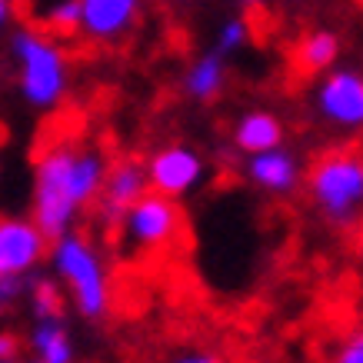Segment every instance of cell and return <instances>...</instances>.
I'll list each match as a JSON object with an SVG mask.
<instances>
[{
	"mask_svg": "<svg viewBox=\"0 0 363 363\" xmlns=\"http://www.w3.org/2000/svg\"><path fill=\"white\" fill-rule=\"evenodd\" d=\"M297 67L303 74H327L340 57V37L333 30H310L297 44Z\"/></svg>",
	"mask_w": 363,
	"mask_h": 363,
	"instance_id": "4fadbf2b",
	"label": "cell"
},
{
	"mask_svg": "<svg viewBox=\"0 0 363 363\" xmlns=\"http://www.w3.org/2000/svg\"><path fill=\"white\" fill-rule=\"evenodd\" d=\"M147 190H150V184H147V167H143L140 160H121V164L107 167L104 187H100V194H97L104 223H107V227H121L123 213H127Z\"/></svg>",
	"mask_w": 363,
	"mask_h": 363,
	"instance_id": "ba28073f",
	"label": "cell"
},
{
	"mask_svg": "<svg viewBox=\"0 0 363 363\" xmlns=\"http://www.w3.org/2000/svg\"><path fill=\"white\" fill-rule=\"evenodd\" d=\"M313 111L320 121H327L333 130L360 133L363 130V74L340 67L327 70L313 90Z\"/></svg>",
	"mask_w": 363,
	"mask_h": 363,
	"instance_id": "8992f818",
	"label": "cell"
},
{
	"mask_svg": "<svg viewBox=\"0 0 363 363\" xmlns=\"http://www.w3.org/2000/svg\"><path fill=\"white\" fill-rule=\"evenodd\" d=\"M47 237L37 223L0 220V274H23L44 257Z\"/></svg>",
	"mask_w": 363,
	"mask_h": 363,
	"instance_id": "30bf717a",
	"label": "cell"
},
{
	"mask_svg": "<svg viewBox=\"0 0 363 363\" xmlns=\"http://www.w3.org/2000/svg\"><path fill=\"white\" fill-rule=\"evenodd\" d=\"M33 347L44 363H74V347H70V337L60 327V320H44L33 330Z\"/></svg>",
	"mask_w": 363,
	"mask_h": 363,
	"instance_id": "9a60e30c",
	"label": "cell"
},
{
	"mask_svg": "<svg viewBox=\"0 0 363 363\" xmlns=\"http://www.w3.org/2000/svg\"><path fill=\"white\" fill-rule=\"evenodd\" d=\"M7 17V0H0V21Z\"/></svg>",
	"mask_w": 363,
	"mask_h": 363,
	"instance_id": "cb8c5ba5",
	"label": "cell"
},
{
	"mask_svg": "<svg viewBox=\"0 0 363 363\" xmlns=\"http://www.w3.org/2000/svg\"><path fill=\"white\" fill-rule=\"evenodd\" d=\"M0 363H11V360H0Z\"/></svg>",
	"mask_w": 363,
	"mask_h": 363,
	"instance_id": "d4e9b609",
	"label": "cell"
},
{
	"mask_svg": "<svg viewBox=\"0 0 363 363\" xmlns=\"http://www.w3.org/2000/svg\"><path fill=\"white\" fill-rule=\"evenodd\" d=\"M240 4H247V7H260V4H267V0H240Z\"/></svg>",
	"mask_w": 363,
	"mask_h": 363,
	"instance_id": "603a6c76",
	"label": "cell"
},
{
	"mask_svg": "<svg viewBox=\"0 0 363 363\" xmlns=\"http://www.w3.org/2000/svg\"><path fill=\"white\" fill-rule=\"evenodd\" d=\"M200 180H203V157L194 147L174 143V147L157 150L147 160V184L164 197H184V194L197 187Z\"/></svg>",
	"mask_w": 363,
	"mask_h": 363,
	"instance_id": "52a82bcc",
	"label": "cell"
},
{
	"mask_svg": "<svg viewBox=\"0 0 363 363\" xmlns=\"http://www.w3.org/2000/svg\"><path fill=\"white\" fill-rule=\"evenodd\" d=\"M170 363H230V360H227V357H220V353H213V350H190V353L174 357Z\"/></svg>",
	"mask_w": 363,
	"mask_h": 363,
	"instance_id": "ffe728a7",
	"label": "cell"
},
{
	"mask_svg": "<svg viewBox=\"0 0 363 363\" xmlns=\"http://www.w3.org/2000/svg\"><path fill=\"white\" fill-rule=\"evenodd\" d=\"M13 294H17V280H13V274H0V307H4L7 300H13Z\"/></svg>",
	"mask_w": 363,
	"mask_h": 363,
	"instance_id": "7402d4cb",
	"label": "cell"
},
{
	"mask_svg": "<svg viewBox=\"0 0 363 363\" xmlns=\"http://www.w3.org/2000/svg\"><path fill=\"white\" fill-rule=\"evenodd\" d=\"M21 353V340L13 333H0V360H13Z\"/></svg>",
	"mask_w": 363,
	"mask_h": 363,
	"instance_id": "44dd1931",
	"label": "cell"
},
{
	"mask_svg": "<svg viewBox=\"0 0 363 363\" xmlns=\"http://www.w3.org/2000/svg\"><path fill=\"white\" fill-rule=\"evenodd\" d=\"M330 363H363V327H353L350 333H343Z\"/></svg>",
	"mask_w": 363,
	"mask_h": 363,
	"instance_id": "d6986e66",
	"label": "cell"
},
{
	"mask_svg": "<svg viewBox=\"0 0 363 363\" xmlns=\"http://www.w3.org/2000/svg\"><path fill=\"white\" fill-rule=\"evenodd\" d=\"M104 177L107 160L97 150L57 140L40 154L33 180V223L47 240H57L70 230L77 207L97 200Z\"/></svg>",
	"mask_w": 363,
	"mask_h": 363,
	"instance_id": "6da1fadb",
	"label": "cell"
},
{
	"mask_svg": "<svg viewBox=\"0 0 363 363\" xmlns=\"http://www.w3.org/2000/svg\"><path fill=\"white\" fill-rule=\"evenodd\" d=\"M233 143L243 154H260V150H274L284 143V121L270 111H250L243 113L237 127H233Z\"/></svg>",
	"mask_w": 363,
	"mask_h": 363,
	"instance_id": "7c38bea8",
	"label": "cell"
},
{
	"mask_svg": "<svg viewBox=\"0 0 363 363\" xmlns=\"http://www.w3.org/2000/svg\"><path fill=\"white\" fill-rule=\"evenodd\" d=\"M54 264L70 286L80 313L90 320L104 317L111 307V286H107V274L97 250L77 233H64L54 240Z\"/></svg>",
	"mask_w": 363,
	"mask_h": 363,
	"instance_id": "3957f363",
	"label": "cell"
},
{
	"mask_svg": "<svg viewBox=\"0 0 363 363\" xmlns=\"http://www.w3.org/2000/svg\"><path fill=\"white\" fill-rule=\"evenodd\" d=\"M37 363H44V360H37Z\"/></svg>",
	"mask_w": 363,
	"mask_h": 363,
	"instance_id": "484cf974",
	"label": "cell"
},
{
	"mask_svg": "<svg viewBox=\"0 0 363 363\" xmlns=\"http://www.w3.org/2000/svg\"><path fill=\"white\" fill-rule=\"evenodd\" d=\"M80 27V0H64L57 4L50 13V30L57 33H74Z\"/></svg>",
	"mask_w": 363,
	"mask_h": 363,
	"instance_id": "ac0fdd59",
	"label": "cell"
},
{
	"mask_svg": "<svg viewBox=\"0 0 363 363\" xmlns=\"http://www.w3.org/2000/svg\"><path fill=\"white\" fill-rule=\"evenodd\" d=\"M140 0H80V27L94 40H117L137 21Z\"/></svg>",
	"mask_w": 363,
	"mask_h": 363,
	"instance_id": "8fae6325",
	"label": "cell"
},
{
	"mask_svg": "<svg viewBox=\"0 0 363 363\" xmlns=\"http://www.w3.org/2000/svg\"><path fill=\"white\" fill-rule=\"evenodd\" d=\"M250 40V23L243 21V17H233V21H227L220 27V33H217V54H233V50H240L243 44Z\"/></svg>",
	"mask_w": 363,
	"mask_h": 363,
	"instance_id": "e0dca14e",
	"label": "cell"
},
{
	"mask_svg": "<svg viewBox=\"0 0 363 363\" xmlns=\"http://www.w3.org/2000/svg\"><path fill=\"white\" fill-rule=\"evenodd\" d=\"M33 310L40 320H60L64 317V297L50 280H40L37 290H33Z\"/></svg>",
	"mask_w": 363,
	"mask_h": 363,
	"instance_id": "2e32d148",
	"label": "cell"
},
{
	"mask_svg": "<svg viewBox=\"0 0 363 363\" xmlns=\"http://www.w3.org/2000/svg\"><path fill=\"white\" fill-rule=\"evenodd\" d=\"M227 84V64H223V54H203L197 64L187 70L184 77V90H187L194 100H213Z\"/></svg>",
	"mask_w": 363,
	"mask_h": 363,
	"instance_id": "5bb4252c",
	"label": "cell"
},
{
	"mask_svg": "<svg viewBox=\"0 0 363 363\" xmlns=\"http://www.w3.org/2000/svg\"><path fill=\"white\" fill-rule=\"evenodd\" d=\"M123 240L143 253H160L174 247L184 233V210L174 197L147 190L121 220Z\"/></svg>",
	"mask_w": 363,
	"mask_h": 363,
	"instance_id": "277c9868",
	"label": "cell"
},
{
	"mask_svg": "<svg viewBox=\"0 0 363 363\" xmlns=\"http://www.w3.org/2000/svg\"><path fill=\"white\" fill-rule=\"evenodd\" d=\"M247 177H250L253 187L270 194V197H290V194L300 187L303 170H300L297 154L284 150V143H280L274 150L250 154V160H247Z\"/></svg>",
	"mask_w": 363,
	"mask_h": 363,
	"instance_id": "9c48e42d",
	"label": "cell"
},
{
	"mask_svg": "<svg viewBox=\"0 0 363 363\" xmlns=\"http://www.w3.org/2000/svg\"><path fill=\"white\" fill-rule=\"evenodd\" d=\"M307 197L330 227L350 230L363 220V157L330 150L307 170Z\"/></svg>",
	"mask_w": 363,
	"mask_h": 363,
	"instance_id": "7a4b0ae2",
	"label": "cell"
},
{
	"mask_svg": "<svg viewBox=\"0 0 363 363\" xmlns=\"http://www.w3.org/2000/svg\"><path fill=\"white\" fill-rule=\"evenodd\" d=\"M17 54L23 64V94L37 107H50L60 100L67 87L64 54L50 40L37 33H21L17 37Z\"/></svg>",
	"mask_w": 363,
	"mask_h": 363,
	"instance_id": "5b68a950",
	"label": "cell"
}]
</instances>
